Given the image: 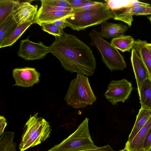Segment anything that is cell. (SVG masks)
Listing matches in <instances>:
<instances>
[{
  "label": "cell",
  "instance_id": "obj_1",
  "mask_svg": "<svg viewBox=\"0 0 151 151\" xmlns=\"http://www.w3.org/2000/svg\"><path fill=\"white\" fill-rule=\"evenodd\" d=\"M48 47L49 52L56 57L67 71L91 76L96 67L95 58L90 47L76 36L64 31Z\"/></svg>",
  "mask_w": 151,
  "mask_h": 151
},
{
  "label": "cell",
  "instance_id": "obj_2",
  "mask_svg": "<svg viewBox=\"0 0 151 151\" xmlns=\"http://www.w3.org/2000/svg\"><path fill=\"white\" fill-rule=\"evenodd\" d=\"M73 11L72 15L65 21L67 27L77 31L101 24L114 17L113 11L106 2L89 9Z\"/></svg>",
  "mask_w": 151,
  "mask_h": 151
},
{
  "label": "cell",
  "instance_id": "obj_3",
  "mask_svg": "<svg viewBox=\"0 0 151 151\" xmlns=\"http://www.w3.org/2000/svg\"><path fill=\"white\" fill-rule=\"evenodd\" d=\"M38 113L30 115L25 124L19 145L20 151H24L45 141L50 137L52 128L45 119L38 117Z\"/></svg>",
  "mask_w": 151,
  "mask_h": 151
},
{
  "label": "cell",
  "instance_id": "obj_4",
  "mask_svg": "<svg viewBox=\"0 0 151 151\" xmlns=\"http://www.w3.org/2000/svg\"><path fill=\"white\" fill-rule=\"evenodd\" d=\"M64 100L67 104L75 109L85 108L92 104L96 97L88 76L77 74L76 77L70 81Z\"/></svg>",
  "mask_w": 151,
  "mask_h": 151
},
{
  "label": "cell",
  "instance_id": "obj_5",
  "mask_svg": "<svg viewBox=\"0 0 151 151\" xmlns=\"http://www.w3.org/2000/svg\"><path fill=\"white\" fill-rule=\"evenodd\" d=\"M88 36L91 40L90 45L97 48L102 61L111 72L114 70H123L126 68L124 57L117 49L100 35L99 32L93 28Z\"/></svg>",
  "mask_w": 151,
  "mask_h": 151
},
{
  "label": "cell",
  "instance_id": "obj_6",
  "mask_svg": "<svg viewBox=\"0 0 151 151\" xmlns=\"http://www.w3.org/2000/svg\"><path fill=\"white\" fill-rule=\"evenodd\" d=\"M88 120L86 117L73 133L48 151H81L97 147L89 132Z\"/></svg>",
  "mask_w": 151,
  "mask_h": 151
},
{
  "label": "cell",
  "instance_id": "obj_7",
  "mask_svg": "<svg viewBox=\"0 0 151 151\" xmlns=\"http://www.w3.org/2000/svg\"><path fill=\"white\" fill-rule=\"evenodd\" d=\"M132 90V83L126 79L113 80L109 84L104 96L115 106L119 102L124 103L128 98Z\"/></svg>",
  "mask_w": 151,
  "mask_h": 151
},
{
  "label": "cell",
  "instance_id": "obj_8",
  "mask_svg": "<svg viewBox=\"0 0 151 151\" xmlns=\"http://www.w3.org/2000/svg\"><path fill=\"white\" fill-rule=\"evenodd\" d=\"M29 36L20 41L17 54L27 61L40 60L44 58L49 52L48 47L40 41L36 43L31 41Z\"/></svg>",
  "mask_w": 151,
  "mask_h": 151
},
{
  "label": "cell",
  "instance_id": "obj_9",
  "mask_svg": "<svg viewBox=\"0 0 151 151\" xmlns=\"http://www.w3.org/2000/svg\"><path fill=\"white\" fill-rule=\"evenodd\" d=\"M40 74L34 68L25 67L14 69L12 76L15 83L13 86L31 87L39 82Z\"/></svg>",
  "mask_w": 151,
  "mask_h": 151
},
{
  "label": "cell",
  "instance_id": "obj_10",
  "mask_svg": "<svg viewBox=\"0 0 151 151\" xmlns=\"http://www.w3.org/2000/svg\"><path fill=\"white\" fill-rule=\"evenodd\" d=\"M38 6L33 5L29 1L19 0L13 15L18 25L29 21L33 22L37 14Z\"/></svg>",
  "mask_w": 151,
  "mask_h": 151
},
{
  "label": "cell",
  "instance_id": "obj_11",
  "mask_svg": "<svg viewBox=\"0 0 151 151\" xmlns=\"http://www.w3.org/2000/svg\"><path fill=\"white\" fill-rule=\"evenodd\" d=\"M131 60L135 76L138 93L143 82L146 79H150L149 72L144 62L133 48L131 50Z\"/></svg>",
  "mask_w": 151,
  "mask_h": 151
},
{
  "label": "cell",
  "instance_id": "obj_12",
  "mask_svg": "<svg viewBox=\"0 0 151 151\" xmlns=\"http://www.w3.org/2000/svg\"><path fill=\"white\" fill-rule=\"evenodd\" d=\"M151 128V116L131 142L126 143L124 148L129 151H144V141Z\"/></svg>",
  "mask_w": 151,
  "mask_h": 151
},
{
  "label": "cell",
  "instance_id": "obj_13",
  "mask_svg": "<svg viewBox=\"0 0 151 151\" xmlns=\"http://www.w3.org/2000/svg\"><path fill=\"white\" fill-rule=\"evenodd\" d=\"M73 13V10L43 12H37L33 20V23L40 26L42 23L53 22L58 20L65 19L72 15Z\"/></svg>",
  "mask_w": 151,
  "mask_h": 151
},
{
  "label": "cell",
  "instance_id": "obj_14",
  "mask_svg": "<svg viewBox=\"0 0 151 151\" xmlns=\"http://www.w3.org/2000/svg\"><path fill=\"white\" fill-rule=\"evenodd\" d=\"M128 29L126 25L106 22L101 24L99 33L103 37L113 39L124 35Z\"/></svg>",
  "mask_w": 151,
  "mask_h": 151
},
{
  "label": "cell",
  "instance_id": "obj_15",
  "mask_svg": "<svg viewBox=\"0 0 151 151\" xmlns=\"http://www.w3.org/2000/svg\"><path fill=\"white\" fill-rule=\"evenodd\" d=\"M151 116V109L141 106L137 116L135 122L129 135L127 143H129L131 142Z\"/></svg>",
  "mask_w": 151,
  "mask_h": 151
},
{
  "label": "cell",
  "instance_id": "obj_16",
  "mask_svg": "<svg viewBox=\"0 0 151 151\" xmlns=\"http://www.w3.org/2000/svg\"><path fill=\"white\" fill-rule=\"evenodd\" d=\"M147 3L134 0L133 3L129 6L116 10L113 11L114 15V19L122 21L130 27L133 21V15L130 11L132 6H147Z\"/></svg>",
  "mask_w": 151,
  "mask_h": 151
},
{
  "label": "cell",
  "instance_id": "obj_17",
  "mask_svg": "<svg viewBox=\"0 0 151 151\" xmlns=\"http://www.w3.org/2000/svg\"><path fill=\"white\" fill-rule=\"evenodd\" d=\"M33 24V21H29L18 25L15 29L0 43V48L12 45Z\"/></svg>",
  "mask_w": 151,
  "mask_h": 151
},
{
  "label": "cell",
  "instance_id": "obj_18",
  "mask_svg": "<svg viewBox=\"0 0 151 151\" xmlns=\"http://www.w3.org/2000/svg\"><path fill=\"white\" fill-rule=\"evenodd\" d=\"M146 40H137L134 41L133 48L139 55L150 75L151 79V53L147 47Z\"/></svg>",
  "mask_w": 151,
  "mask_h": 151
},
{
  "label": "cell",
  "instance_id": "obj_19",
  "mask_svg": "<svg viewBox=\"0 0 151 151\" xmlns=\"http://www.w3.org/2000/svg\"><path fill=\"white\" fill-rule=\"evenodd\" d=\"M134 40L129 35H123L112 39L111 44L114 47L122 52H130L134 47Z\"/></svg>",
  "mask_w": 151,
  "mask_h": 151
},
{
  "label": "cell",
  "instance_id": "obj_20",
  "mask_svg": "<svg viewBox=\"0 0 151 151\" xmlns=\"http://www.w3.org/2000/svg\"><path fill=\"white\" fill-rule=\"evenodd\" d=\"M19 0H0V24L13 16Z\"/></svg>",
  "mask_w": 151,
  "mask_h": 151
},
{
  "label": "cell",
  "instance_id": "obj_21",
  "mask_svg": "<svg viewBox=\"0 0 151 151\" xmlns=\"http://www.w3.org/2000/svg\"><path fill=\"white\" fill-rule=\"evenodd\" d=\"M141 106L151 109V79H148L142 83L138 93Z\"/></svg>",
  "mask_w": 151,
  "mask_h": 151
},
{
  "label": "cell",
  "instance_id": "obj_22",
  "mask_svg": "<svg viewBox=\"0 0 151 151\" xmlns=\"http://www.w3.org/2000/svg\"><path fill=\"white\" fill-rule=\"evenodd\" d=\"M15 132H6L1 136L0 151H17L16 144L13 141Z\"/></svg>",
  "mask_w": 151,
  "mask_h": 151
},
{
  "label": "cell",
  "instance_id": "obj_23",
  "mask_svg": "<svg viewBox=\"0 0 151 151\" xmlns=\"http://www.w3.org/2000/svg\"><path fill=\"white\" fill-rule=\"evenodd\" d=\"M18 25L13 16L0 24V43L17 27Z\"/></svg>",
  "mask_w": 151,
  "mask_h": 151
},
{
  "label": "cell",
  "instance_id": "obj_24",
  "mask_svg": "<svg viewBox=\"0 0 151 151\" xmlns=\"http://www.w3.org/2000/svg\"><path fill=\"white\" fill-rule=\"evenodd\" d=\"M42 30L55 37L60 36L63 30L61 29L53 23H42L40 24Z\"/></svg>",
  "mask_w": 151,
  "mask_h": 151
},
{
  "label": "cell",
  "instance_id": "obj_25",
  "mask_svg": "<svg viewBox=\"0 0 151 151\" xmlns=\"http://www.w3.org/2000/svg\"><path fill=\"white\" fill-rule=\"evenodd\" d=\"M104 1L111 10L115 11L129 6L134 0H105Z\"/></svg>",
  "mask_w": 151,
  "mask_h": 151
},
{
  "label": "cell",
  "instance_id": "obj_26",
  "mask_svg": "<svg viewBox=\"0 0 151 151\" xmlns=\"http://www.w3.org/2000/svg\"><path fill=\"white\" fill-rule=\"evenodd\" d=\"M133 15H151V6H132L130 10Z\"/></svg>",
  "mask_w": 151,
  "mask_h": 151
},
{
  "label": "cell",
  "instance_id": "obj_27",
  "mask_svg": "<svg viewBox=\"0 0 151 151\" xmlns=\"http://www.w3.org/2000/svg\"><path fill=\"white\" fill-rule=\"evenodd\" d=\"M41 4L46 5L72 8L66 0H41Z\"/></svg>",
  "mask_w": 151,
  "mask_h": 151
},
{
  "label": "cell",
  "instance_id": "obj_28",
  "mask_svg": "<svg viewBox=\"0 0 151 151\" xmlns=\"http://www.w3.org/2000/svg\"><path fill=\"white\" fill-rule=\"evenodd\" d=\"M72 10L73 9L72 8L50 6L41 4V6L37 12H43L58 11H70Z\"/></svg>",
  "mask_w": 151,
  "mask_h": 151
},
{
  "label": "cell",
  "instance_id": "obj_29",
  "mask_svg": "<svg viewBox=\"0 0 151 151\" xmlns=\"http://www.w3.org/2000/svg\"><path fill=\"white\" fill-rule=\"evenodd\" d=\"M102 2H101L89 1L88 2L84 4L82 6L73 10V11H76L89 9L100 4Z\"/></svg>",
  "mask_w": 151,
  "mask_h": 151
},
{
  "label": "cell",
  "instance_id": "obj_30",
  "mask_svg": "<svg viewBox=\"0 0 151 151\" xmlns=\"http://www.w3.org/2000/svg\"><path fill=\"white\" fill-rule=\"evenodd\" d=\"M70 4L73 10L82 6L84 4L88 2V0H66Z\"/></svg>",
  "mask_w": 151,
  "mask_h": 151
},
{
  "label": "cell",
  "instance_id": "obj_31",
  "mask_svg": "<svg viewBox=\"0 0 151 151\" xmlns=\"http://www.w3.org/2000/svg\"><path fill=\"white\" fill-rule=\"evenodd\" d=\"M151 147V128L145 138L144 141V151H147Z\"/></svg>",
  "mask_w": 151,
  "mask_h": 151
},
{
  "label": "cell",
  "instance_id": "obj_32",
  "mask_svg": "<svg viewBox=\"0 0 151 151\" xmlns=\"http://www.w3.org/2000/svg\"><path fill=\"white\" fill-rule=\"evenodd\" d=\"M81 151H115L111 147L108 145L101 147H97L93 149Z\"/></svg>",
  "mask_w": 151,
  "mask_h": 151
},
{
  "label": "cell",
  "instance_id": "obj_33",
  "mask_svg": "<svg viewBox=\"0 0 151 151\" xmlns=\"http://www.w3.org/2000/svg\"><path fill=\"white\" fill-rule=\"evenodd\" d=\"M7 124L6 119L3 116H0V135L4 133L5 128Z\"/></svg>",
  "mask_w": 151,
  "mask_h": 151
},
{
  "label": "cell",
  "instance_id": "obj_34",
  "mask_svg": "<svg viewBox=\"0 0 151 151\" xmlns=\"http://www.w3.org/2000/svg\"><path fill=\"white\" fill-rule=\"evenodd\" d=\"M65 19L57 21L53 23L58 26L61 29H63L67 27V24L65 22Z\"/></svg>",
  "mask_w": 151,
  "mask_h": 151
},
{
  "label": "cell",
  "instance_id": "obj_35",
  "mask_svg": "<svg viewBox=\"0 0 151 151\" xmlns=\"http://www.w3.org/2000/svg\"><path fill=\"white\" fill-rule=\"evenodd\" d=\"M147 47L151 53V43H149L147 42Z\"/></svg>",
  "mask_w": 151,
  "mask_h": 151
},
{
  "label": "cell",
  "instance_id": "obj_36",
  "mask_svg": "<svg viewBox=\"0 0 151 151\" xmlns=\"http://www.w3.org/2000/svg\"><path fill=\"white\" fill-rule=\"evenodd\" d=\"M119 151H129L128 150H127L125 148H124V149H123L122 150H120Z\"/></svg>",
  "mask_w": 151,
  "mask_h": 151
},
{
  "label": "cell",
  "instance_id": "obj_37",
  "mask_svg": "<svg viewBox=\"0 0 151 151\" xmlns=\"http://www.w3.org/2000/svg\"><path fill=\"white\" fill-rule=\"evenodd\" d=\"M147 18L150 20V23H151V17H147Z\"/></svg>",
  "mask_w": 151,
  "mask_h": 151
},
{
  "label": "cell",
  "instance_id": "obj_38",
  "mask_svg": "<svg viewBox=\"0 0 151 151\" xmlns=\"http://www.w3.org/2000/svg\"><path fill=\"white\" fill-rule=\"evenodd\" d=\"M147 151H151V147Z\"/></svg>",
  "mask_w": 151,
  "mask_h": 151
},
{
  "label": "cell",
  "instance_id": "obj_39",
  "mask_svg": "<svg viewBox=\"0 0 151 151\" xmlns=\"http://www.w3.org/2000/svg\"></svg>",
  "mask_w": 151,
  "mask_h": 151
}]
</instances>
